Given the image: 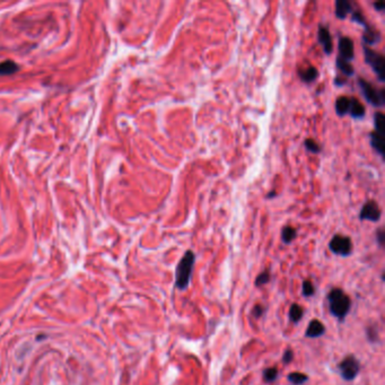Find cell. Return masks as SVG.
<instances>
[{"mask_svg": "<svg viewBox=\"0 0 385 385\" xmlns=\"http://www.w3.org/2000/svg\"><path fill=\"white\" fill-rule=\"evenodd\" d=\"M384 7H385L384 1H378V2L374 3L375 10H378V11H382L384 9Z\"/></svg>", "mask_w": 385, "mask_h": 385, "instance_id": "obj_32", "label": "cell"}, {"mask_svg": "<svg viewBox=\"0 0 385 385\" xmlns=\"http://www.w3.org/2000/svg\"><path fill=\"white\" fill-rule=\"evenodd\" d=\"M275 196H276V192H275V191H272V192H270L269 194H268V198H269V199H270V198H272V197H275Z\"/></svg>", "mask_w": 385, "mask_h": 385, "instance_id": "obj_33", "label": "cell"}, {"mask_svg": "<svg viewBox=\"0 0 385 385\" xmlns=\"http://www.w3.org/2000/svg\"><path fill=\"white\" fill-rule=\"evenodd\" d=\"M287 380L292 385H304L309 381V376L301 372H292L288 374Z\"/></svg>", "mask_w": 385, "mask_h": 385, "instance_id": "obj_18", "label": "cell"}, {"mask_svg": "<svg viewBox=\"0 0 385 385\" xmlns=\"http://www.w3.org/2000/svg\"><path fill=\"white\" fill-rule=\"evenodd\" d=\"M353 241L349 236H344L341 234H336L329 243V249L331 252L340 257H349L353 252Z\"/></svg>", "mask_w": 385, "mask_h": 385, "instance_id": "obj_6", "label": "cell"}, {"mask_svg": "<svg viewBox=\"0 0 385 385\" xmlns=\"http://www.w3.org/2000/svg\"><path fill=\"white\" fill-rule=\"evenodd\" d=\"M318 40L320 42V44H321L323 47L324 53L331 54V52L333 51V43H332V37H331L330 31H329L327 27H324V26L319 27Z\"/></svg>", "mask_w": 385, "mask_h": 385, "instance_id": "obj_9", "label": "cell"}, {"mask_svg": "<svg viewBox=\"0 0 385 385\" xmlns=\"http://www.w3.org/2000/svg\"><path fill=\"white\" fill-rule=\"evenodd\" d=\"M352 12H353V15H352V20L355 21V23L361 24V25H364L365 27L367 26V25H369V24L366 23L365 17H364V15L362 14V11H361V10L356 9V10H353Z\"/></svg>", "mask_w": 385, "mask_h": 385, "instance_id": "obj_28", "label": "cell"}, {"mask_svg": "<svg viewBox=\"0 0 385 385\" xmlns=\"http://www.w3.org/2000/svg\"><path fill=\"white\" fill-rule=\"evenodd\" d=\"M363 40H364V45H372L375 44L380 41V33L375 29L372 28L370 25H367L365 27V32L364 35H363Z\"/></svg>", "mask_w": 385, "mask_h": 385, "instance_id": "obj_15", "label": "cell"}, {"mask_svg": "<svg viewBox=\"0 0 385 385\" xmlns=\"http://www.w3.org/2000/svg\"><path fill=\"white\" fill-rule=\"evenodd\" d=\"M349 114L355 119H361L365 115V107L362 104V102L358 101L357 98L350 97Z\"/></svg>", "mask_w": 385, "mask_h": 385, "instance_id": "obj_13", "label": "cell"}, {"mask_svg": "<svg viewBox=\"0 0 385 385\" xmlns=\"http://www.w3.org/2000/svg\"><path fill=\"white\" fill-rule=\"evenodd\" d=\"M350 107V97L340 96L336 101V112L339 116H345L349 114Z\"/></svg>", "mask_w": 385, "mask_h": 385, "instance_id": "obj_14", "label": "cell"}, {"mask_svg": "<svg viewBox=\"0 0 385 385\" xmlns=\"http://www.w3.org/2000/svg\"><path fill=\"white\" fill-rule=\"evenodd\" d=\"M376 240H378L379 244L382 246L384 243V232L383 229H379L378 233H376Z\"/></svg>", "mask_w": 385, "mask_h": 385, "instance_id": "obj_31", "label": "cell"}, {"mask_svg": "<svg viewBox=\"0 0 385 385\" xmlns=\"http://www.w3.org/2000/svg\"><path fill=\"white\" fill-rule=\"evenodd\" d=\"M353 11V3L348 0H337L336 1V16L339 19H345L349 12Z\"/></svg>", "mask_w": 385, "mask_h": 385, "instance_id": "obj_12", "label": "cell"}, {"mask_svg": "<svg viewBox=\"0 0 385 385\" xmlns=\"http://www.w3.org/2000/svg\"><path fill=\"white\" fill-rule=\"evenodd\" d=\"M294 361V352L292 349H287L286 352L283 355V363L284 364H291V363Z\"/></svg>", "mask_w": 385, "mask_h": 385, "instance_id": "obj_30", "label": "cell"}, {"mask_svg": "<svg viewBox=\"0 0 385 385\" xmlns=\"http://www.w3.org/2000/svg\"><path fill=\"white\" fill-rule=\"evenodd\" d=\"M358 86L367 102L375 107H382L385 103V90L375 88L370 81L364 78L358 79Z\"/></svg>", "mask_w": 385, "mask_h": 385, "instance_id": "obj_3", "label": "cell"}, {"mask_svg": "<svg viewBox=\"0 0 385 385\" xmlns=\"http://www.w3.org/2000/svg\"><path fill=\"white\" fill-rule=\"evenodd\" d=\"M265 312H266V307L261 304H257L253 307L252 315L255 319H259V318H261L263 314H265Z\"/></svg>", "mask_w": 385, "mask_h": 385, "instance_id": "obj_29", "label": "cell"}, {"mask_svg": "<svg viewBox=\"0 0 385 385\" xmlns=\"http://www.w3.org/2000/svg\"><path fill=\"white\" fill-rule=\"evenodd\" d=\"M366 337L367 340L371 343H376L379 340V330L376 327H369L366 328Z\"/></svg>", "mask_w": 385, "mask_h": 385, "instance_id": "obj_27", "label": "cell"}, {"mask_svg": "<svg viewBox=\"0 0 385 385\" xmlns=\"http://www.w3.org/2000/svg\"><path fill=\"white\" fill-rule=\"evenodd\" d=\"M315 294V287L313 283L311 280H304L303 281L302 286V295L304 297H312Z\"/></svg>", "mask_w": 385, "mask_h": 385, "instance_id": "obj_25", "label": "cell"}, {"mask_svg": "<svg viewBox=\"0 0 385 385\" xmlns=\"http://www.w3.org/2000/svg\"><path fill=\"white\" fill-rule=\"evenodd\" d=\"M297 231L292 226H285L281 231V241L285 244H291L292 242L296 239Z\"/></svg>", "mask_w": 385, "mask_h": 385, "instance_id": "obj_19", "label": "cell"}, {"mask_svg": "<svg viewBox=\"0 0 385 385\" xmlns=\"http://www.w3.org/2000/svg\"><path fill=\"white\" fill-rule=\"evenodd\" d=\"M328 303L330 313L340 322H343L349 314L350 307H352L350 297L343 289L332 288L328 294Z\"/></svg>", "mask_w": 385, "mask_h": 385, "instance_id": "obj_2", "label": "cell"}, {"mask_svg": "<svg viewBox=\"0 0 385 385\" xmlns=\"http://www.w3.org/2000/svg\"><path fill=\"white\" fill-rule=\"evenodd\" d=\"M194 262H196V254L192 251H187L181 259L180 262L177 263L175 269V288L179 291L183 292L187 291L190 281L192 278Z\"/></svg>", "mask_w": 385, "mask_h": 385, "instance_id": "obj_1", "label": "cell"}, {"mask_svg": "<svg viewBox=\"0 0 385 385\" xmlns=\"http://www.w3.org/2000/svg\"><path fill=\"white\" fill-rule=\"evenodd\" d=\"M278 369L277 367H268L263 371V380L266 383H274L278 379Z\"/></svg>", "mask_w": 385, "mask_h": 385, "instance_id": "obj_21", "label": "cell"}, {"mask_svg": "<svg viewBox=\"0 0 385 385\" xmlns=\"http://www.w3.org/2000/svg\"><path fill=\"white\" fill-rule=\"evenodd\" d=\"M355 57L354 41L348 36H343L339 40V55L337 59L350 62Z\"/></svg>", "mask_w": 385, "mask_h": 385, "instance_id": "obj_8", "label": "cell"}, {"mask_svg": "<svg viewBox=\"0 0 385 385\" xmlns=\"http://www.w3.org/2000/svg\"><path fill=\"white\" fill-rule=\"evenodd\" d=\"M270 279H271L270 271L269 270H265V271H262L261 274L258 275L257 278H255L254 285L257 287H262V286H265V285H267L268 283H269Z\"/></svg>", "mask_w": 385, "mask_h": 385, "instance_id": "obj_24", "label": "cell"}, {"mask_svg": "<svg viewBox=\"0 0 385 385\" xmlns=\"http://www.w3.org/2000/svg\"><path fill=\"white\" fill-rule=\"evenodd\" d=\"M17 69L18 67L15 62L5 61L0 63V75H10V73H14Z\"/></svg>", "mask_w": 385, "mask_h": 385, "instance_id": "obj_22", "label": "cell"}, {"mask_svg": "<svg viewBox=\"0 0 385 385\" xmlns=\"http://www.w3.org/2000/svg\"><path fill=\"white\" fill-rule=\"evenodd\" d=\"M381 209L378 203L373 200L367 201L359 213V219L361 220H370V222L376 223L381 218Z\"/></svg>", "mask_w": 385, "mask_h": 385, "instance_id": "obj_7", "label": "cell"}, {"mask_svg": "<svg viewBox=\"0 0 385 385\" xmlns=\"http://www.w3.org/2000/svg\"><path fill=\"white\" fill-rule=\"evenodd\" d=\"M324 333H326V327H324V324L315 319L310 322L309 327L306 329L305 337L310 339H317L322 337Z\"/></svg>", "mask_w": 385, "mask_h": 385, "instance_id": "obj_10", "label": "cell"}, {"mask_svg": "<svg viewBox=\"0 0 385 385\" xmlns=\"http://www.w3.org/2000/svg\"><path fill=\"white\" fill-rule=\"evenodd\" d=\"M340 376L345 381H354L361 372V364L354 355H348L338 364Z\"/></svg>", "mask_w": 385, "mask_h": 385, "instance_id": "obj_5", "label": "cell"}, {"mask_svg": "<svg viewBox=\"0 0 385 385\" xmlns=\"http://www.w3.org/2000/svg\"><path fill=\"white\" fill-rule=\"evenodd\" d=\"M298 76L306 84H311L317 80L319 77V70L314 66H307L306 68L298 69Z\"/></svg>", "mask_w": 385, "mask_h": 385, "instance_id": "obj_11", "label": "cell"}, {"mask_svg": "<svg viewBox=\"0 0 385 385\" xmlns=\"http://www.w3.org/2000/svg\"><path fill=\"white\" fill-rule=\"evenodd\" d=\"M374 124H375V132L381 136H384L385 131V118L382 112H376L374 115Z\"/></svg>", "mask_w": 385, "mask_h": 385, "instance_id": "obj_20", "label": "cell"}, {"mask_svg": "<svg viewBox=\"0 0 385 385\" xmlns=\"http://www.w3.org/2000/svg\"><path fill=\"white\" fill-rule=\"evenodd\" d=\"M337 67H338L341 70V72H343L344 75H346V76L350 77V76L354 75L355 70H354L353 64L350 62H346L340 59H337Z\"/></svg>", "mask_w": 385, "mask_h": 385, "instance_id": "obj_23", "label": "cell"}, {"mask_svg": "<svg viewBox=\"0 0 385 385\" xmlns=\"http://www.w3.org/2000/svg\"><path fill=\"white\" fill-rule=\"evenodd\" d=\"M304 147L307 151H310V153H313V154H319L320 151H321V146H320L314 139H312V138H307V139H305Z\"/></svg>", "mask_w": 385, "mask_h": 385, "instance_id": "obj_26", "label": "cell"}, {"mask_svg": "<svg viewBox=\"0 0 385 385\" xmlns=\"http://www.w3.org/2000/svg\"><path fill=\"white\" fill-rule=\"evenodd\" d=\"M288 315H289V320H291L293 323H298L303 319V315H304V310H303V307L301 305L294 303V304H292L291 309H289Z\"/></svg>", "mask_w": 385, "mask_h": 385, "instance_id": "obj_17", "label": "cell"}, {"mask_svg": "<svg viewBox=\"0 0 385 385\" xmlns=\"http://www.w3.org/2000/svg\"><path fill=\"white\" fill-rule=\"evenodd\" d=\"M363 50H364V57L365 61L367 64H370L373 69L375 75L379 77L380 81L385 80L384 77V57L381 53L376 52L373 49H371L370 46L363 45Z\"/></svg>", "mask_w": 385, "mask_h": 385, "instance_id": "obj_4", "label": "cell"}, {"mask_svg": "<svg viewBox=\"0 0 385 385\" xmlns=\"http://www.w3.org/2000/svg\"><path fill=\"white\" fill-rule=\"evenodd\" d=\"M371 145L381 156L384 155V136H381L375 131L371 133Z\"/></svg>", "mask_w": 385, "mask_h": 385, "instance_id": "obj_16", "label": "cell"}]
</instances>
